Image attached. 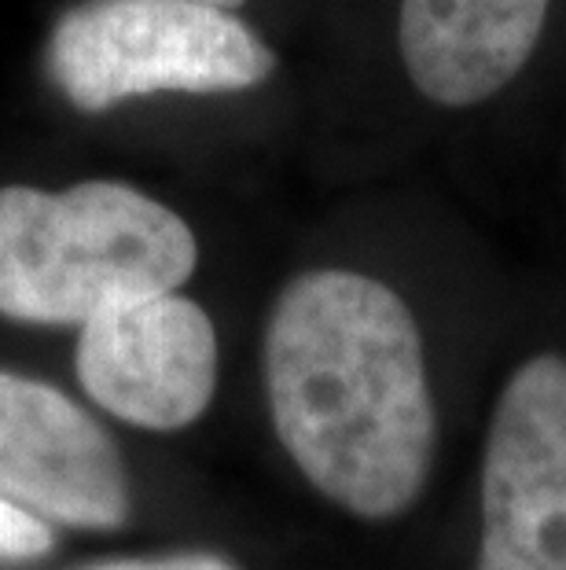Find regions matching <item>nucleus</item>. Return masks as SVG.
<instances>
[{"label":"nucleus","mask_w":566,"mask_h":570,"mask_svg":"<svg viewBox=\"0 0 566 570\" xmlns=\"http://www.w3.org/2000/svg\"><path fill=\"white\" fill-rule=\"evenodd\" d=\"M0 497L48 527L118 530L129 475L115 439L75 397L0 368Z\"/></svg>","instance_id":"423d86ee"},{"label":"nucleus","mask_w":566,"mask_h":570,"mask_svg":"<svg viewBox=\"0 0 566 570\" xmlns=\"http://www.w3.org/2000/svg\"><path fill=\"white\" fill-rule=\"evenodd\" d=\"M52 544H56V533L44 519L22 512V508L0 497V560L30 563L52 552Z\"/></svg>","instance_id":"6e6552de"},{"label":"nucleus","mask_w":566,"mask_h":570,"mask_svg":"<svg viewBox=\"0 0 566 570\" xmlns=\"http://www.w3.org/2000/svg\"><path fill=\"white\" fill-rule=\"evenodd\" d=\"M272 70L244 19L196 0H86L48 38V75L86 115L155 92L255 89Z\"/></svg>","instance_id":"7ed1b4c3"},{"label":"nucleus","mask_w":566,"mask_h":570,"mask_svg":"<svg viewBox=\"0 0 566 570\" xmlns=\"http://www.w3.org/2000/svg\"><path fill=\"white\" fill-rule=\"evenodd\" d=\"M265 397L306 482L365 523L427 490L438 416L424 338L397 291L349 269L287 281L265 324Z\"/></svg>","instance_id":"f257e3e1"},{"label":"nucleus","mask_w":566,"mask_h":570,"mask_svg":"<svg viewBox=\"0 0 566 570\" xmlns=\"http://www.w3.org/2000/svg\"><path fill=\"white\" fill-rule=\"evenodd\" d=\"M196 262L185 217L122 180L0 188V317L81 327L126 302L173 295Z\"/></svg>","instance_id":"f03ea898"},{"label":"nucleus","mask_w":566,"mask_h":570,"mask_svg":"<svg viewBox=\"0 0 566 570\" xmlns=\"http://www.w3.org/2000/svg\"><path fill=\"white\" fill-rule=\"evenodd\" d=\"M548 0H401L408 78L441 107L489 100L534 56Z\"/></svg>","instance_id":"0eeeda50"},{"label":"nucleus","mask_w":566,"mask_h":570,"mask_svg":"<svg viewBox=\"0 0 566 570\" xmlns=\"http://www.w3.org/2000/svg\"><path fill=\"white\" fill-rule=\"evenodd\" d=\"M196 4H210V8L228 11V8H239V4H244V0H196Z\"/></svg>","instance_id":"9d476101"},{"label":"nucleus","mask_w":566,"mask_h":570,"mask_svg":"<svg viewBox=\"0 0 566 570\" xmlns=\"http://www.w3.org/2000/svg\"><path fill=\"white\" fill-rule=\"evenodd\" d=\"M78 570H239L214 552H173V556H140V560H111Z\"/></svg>","instance_id":"1a4fd4ad"},{"label":"nucleus","mask_w":566,"mask_h":570,"mask_svg":"<svg viewBox=\"0 0 566 570\" xmlns=\"http://www.w3.org/2000/svg\"><path fill=\"white\" fill-rule=\"evenodd\" d=\"M75 368L107 416L140 431H185L218 391V332L177 291L126 302L81 324Z\"/></svg>","instance_id":"39448f33"},{"label":"nucleus","mask_w":566,"mask_h":570,"mask_svg":"<svg viewBox=\"0 0 566 570\" xmlns=\"http://www.w3.org/2000/svg\"><path fill=\"white\" fill-rule=\"evenodd\" d=\"M475 570H566V357L504 383L481 456Z\"/></svg>","instance_id":"20e7f679"}]
</instances>
